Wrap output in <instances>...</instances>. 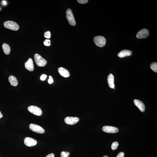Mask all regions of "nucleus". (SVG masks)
I'll list each match as a JSON object with an SVG mask.
<instances>
[{"mask_svg": "<svg viewBox=\"0 0 157 157\" xmlns=\"http://www.w3.org/2000/svg\"><path fill=\"white\" fill-rule=\"evenodd\" d=\"M4 26L7 29L15 31L18 30L19 28V25L16 23L12 21H7L4 22Z\"/></svg>", "mask_w": 157, "mask_h": 157, "instance_id": "f257e3e1", "label": "nucleus"}, {"mask_svg": "<svg viewBox=\"0 0 157 157\" xmlns=\"http://www.w3.org/2000/svg\"><path fill=\"white\" fill-rule=\"evenodd\" d=\"M34 58L35 63L39 67H44L47 63L46 60L38 54H35L34 55Z\"/></svg>", "mask_w": 157, "mask_h": 157, "instance_id": "f03ea898", "label": "nucleus"}, {"mask_svg": "<svg viewBox=\"0 0 157 157\" xmlns=\"http://www.w3.org/2000/svg\"><path fill=\"white\" fill-rule=\"evenodd\" d=\"M66 17L69 23L71 25L74 26L76 25V21L73 12L71 10L70 8L67 9L66 12Z\"/></svg>", "mask_w": 157, "mask_h": 157, "instance_id": "7ed1b4c3", "label": "nucleus"}, {"mask_svg": "<svg viewBox=\"0 0 157 157\" xmlns=\"http://www.w3.org/2000/svg\"><path fill=\"white\" fill-rule=\"evenodd\" d=\"M94 40L95 44L99 47H103L105 46L106 43V39L103 36H95L94 38Z\"/></svg>", "mask_w": 157, "mask_h": 157, "instance_id": "20e7f679", "label": "nucleus"}, {"mask_svg": "<svg viewBox=\"0 0 157 157\" xmlns=\"http://www.w3.org/2000/svg\"><path fill=\"white\" fill-rule=\"evenodd\" d=\"M29 112L37 116H40L42 114V111L40 108L36 106H30L28 107Z\"/></svg>", "mask_w": 157, "mask_h": 157, "instance_id": "39448f33", "label": "nucleus"}, {"mask_svg": "<svg viewBox=\"0 0 157 157\" xmlns=\"http://www.w3.org/2000/svg\"><path fill=\"white\" fill-rule=\"evenodd\" d=\"M29 128L32 131L36 133H44L45 130L40 126L34 124H31Z\"/></svg>", "mask_w": 157, "mask_h": 157, "instance_id": "423d86ee", "label": "nucleus"}, {"mask_svg": "<svg viewBox=\"0 0 157 157\" xmlns=\"http://www.w3.org/2000/svg\"><path fill=\"white\" fill-rule=\"evenodd\" d=\"M149 34V31L147 29H143L137 32L136 37L138 39H145L148 37Z\"/></svg>", "mask_w": 157, "mask_h": 157, "instance_id": "0eeeda50", "label": "nucleus"}, {"mask_svg": "<svg viewBox=\"0 0 157 157\" xmlns=\"http://www.w3.org/2000/svg\"><path fill=\"white\" fill-rule=\"evenodd\" d=\"M102 130L104 132L108 133H116L118 131V129L117 127L111 126H104L102 127Z\"/></svg>", "mask_w": 157, "mask_h": 157, "instance_id": "6e6552de", "label": "nucleus"}, {"mask_svg": "<svg viewBox=\"0 0 157 157\" xmlns=\"http://www.w3.org/2000/svg\"><path fill=\"white\" fill-rule=\"evenodd\" d=\"M24 143L28 147H31L35 146L37 143V141L29 137H27L24 138Z\"/></svg>", "mask_w": 157, "mask_h": 157, "instance_id": "1a4fd4ad", "label": "nucleus"}, {"mask_svg": "<svg viewBox=\"0 0 157 157\" xmlns=\"http://www.w3.org/2000/svg\"><path fill=\"white\" fill-rule=\"evenodd\" d=\"M79 121V118L76 117H67L64 119L66 123L69 125H74L78 122Z\"/></svg>", "mask_w": 157, "mask_h": 157, "instance_id": "9d476101", "label": "nucleus"}, {"mask_svg": "<svg viewBox=\"0 0 157 157\" xmlns=\"http://www.w3.org/2000/svg\"><path fill=\"white\" fill-rule=\"evenodd\" d=\"M25 68L30 71H32L34 70V64L32 59L29 58L24 64Z\"/></svg>", "mask_w": 157, "mask_h": 157, "instance_id": "9b49d317", "label": "nucleus"}, {"mask_svg": "<svg viewBox=\"0 0 157 157\" xmlns=\"http://www.w3.org/2000/svg\"><path fill=\"white\" fill-rule=\"evenodd\" d=\"M135 105L137 106L141 112H143L145 110V105L142 102L139 100L135 99L134 100Z\"/></svg>", "mask_w": 157, "mask_h": 157, "instance_id": "f8f14e48", "label": "nucleus"}, {"mask_svg": "<svg viewBox=\"0 0 157 157\" xmlns=\"http://www.w3.org/2000/svg\"><path fill=\"white\" fill-rule=\"evenodd\" d=\"M58 71L59 74L62 77L65 78H67L70 75V74L68 70L63 67H60L59 68Z\"/></svg>", "mask_w": 157, "mask_h": 157, "instance_id": "ddd939ff", "label": "nucleus"}, {"mask_svg": "<svg viewBox=\"0 0 157 157\" xmlns=\"http://www.w3.org/2000/svg\"><path fill=\"white\" fill-rule=\"evenodd\" d=\"M108 82L110 88L114 89L115 88L114 84V76L112 74H110L107 78Z\"/></svg>", "mask_w": 157, "mask_h": 157, "instance_id": "4468645a", "label": "nucleus"}, {"mask_svg": "<svg viewBox=\"0 0 157 157\" xmlns=\"http://www.w3.org/2000/svg\"><path fill=\"white\" fill-rule=\"evenodd\" d=\"M132 51L128 50H124L120 51L118 54V56L120 58H122L131 55Z\"/></svg>", "mask_w": 157, "mask_h": 157, "instance_id": "2eb2a0df", "label": "nucleus"}, {"mask_svg": "<svg viewBox=\"0 0 157 157\" xmlns=\"http://www.w3.org/2000/svg\"><path fill=\"white\" fill-rule=\"evenodd\" d=\"M8 80L11 85L13 86H16L18 85V80L13 75L10 76L8 78Z\"/></svg>", "mask_w": 157, "mask_h": 157, "instance_id": "dca6fc26", "label": "nucleus"}, {"mask_svg": "<svg viewBox=\"0 0 157 157\" xmlns=\"http://www.w3.org/2000/svg\"><path fill=\"white\" fill-rule=\"evenodd\" d=\"M2 47L4 53L6 55H9L11 51L10 46L7 44L4 43L2 45Z\"/></svg>", "mask_w": 157, "mask_h": 157, "instance_id": "f3484780", "label": "nucleus"}, {"mask_svg": "<svg viewBox=\"0 0 157 157\" xmlns=\"http://www.w3.org/2000/svg\"><path fill=\"white\" fill-rule=\"evenodd\" d=\"M150 68L154 72H157V63L156 62H153L151 64L150 66Z\"/></svg>", "mask_w": 157, "mask_h": 157, "instance_id": "a211bd4d", "label": "nucleus"}, {"mask_svg": "<svg viewBox=\"0 0 157 157\" xmlns=\"http://www.w3.org/2000/svg\"><path fill=\"white\" fill-rule=\"evenodd\" d=\"M118 145L119 144L117 142H114L112 143V145H111V149L113 150H115L117 149Z\"/></svg>", "mask_w": 157, "mask_h": 157, "instance_id": "6ab92c4d", "label": "nucleus"}, {"mask_svg": "<svg viewBox=\"0 0 157 157\" xmlns=\"http://www.w3.org/2000/svg\"><path fill=\"white\" fill-rule=\"evenodd\" d=\"M70 153L68 152L62 151L61 154V157H68Z\"/></svg>", "mask_w": 157, "mask_h": 157, "instance_id": "aec40b11", "label": "nucleus"}, {"mask_svg": "<svg viewBox=\"0 0 157 157\" xmlns=\"http://www.w3.org/2000/svg\"><path fill=\"white\" fill-rule=\"evenodd\" d=\"M45 38L47 39H50L51 37V33L50 31H47L45 32L44 33V35Z\"/></svg>", "mask_w": 157, "mask_h": 157, "instance_id": "412c9836", "label": "nucleus"}, {"mask_svg": "<svg viewBox=\"0 0 157 157\" xmlns=\"http://www.w3.org/2000/svg\"><path fill=\"white\" fill-rule=\"evenodd\" d=\"M44 45L46 46H50L51 44V40L49 39H46L44 42Z\"/></svg>", "mask_w": 157, "mask_h": 157, "instance_id": "4be33fe9", "label": "nucleus"}, {"mask_svg": "<svg viewBox=\"0 0 157 157\" xmlns=\"http://www.w3.org/2000/svg\"><path fill=\"white\" fill-rule=\"evenodd\" d=\"M78 3L81 4H84L87 3L88 1L87 0H77Z\"/></svg>", "mask_w": 157, "mask_h": 157, "instance_id": "5701e85b", "label": "nucleus"}, {"mask_svg": "<svg viewBox=\"0 0 157 157\" xmlns=\"http://www.w3.org/2000/svg\"><path fill=\"white\" fill-rule=\"evenodd\" d=\"M47 77V75L45 74H43L40 77V79L42 81H44Z\"/></svg>", "mask_w": 157, "mask_h": 157, "instance_id": "b1692460", "label": "nucleus"}, {"mask_svg": "<svg viewBox=\"0 0 157 157\" xmlns=\"http://www.w3.org/2000/svg\"><path fill=\"white\" fill-rule=\"evenodd\" d=\"M48 82L49 84H51V83L53 82V79L52 77L51 76H50L49 77V79L48 80Z\"/></svg>", "mask_w": 157, "mask_h": 157, "instance_id": "393cba45", "label": "nucleus"}, {"mask_svg": "<svg viewBox=\"0 0 157 157\" xmlns=\"http://www.w3.org/2000/svg\"><path fill=\"white\" fill-rule=\"evenodd\" d=\"M124 153L123 152H121L118 154L117 157H124Z\"/></svg>", "mask_w": 157, "mask_h": 157, "instance_id": "a878e982", "label": "nucleus"}, {"mask_svg": "<svg viewBox=\"0 0 157 157\" xmlns=\"http://www.w3.org/2000/svg\"><path fill=\"white\" fill-rule=\"evenodd\" d=\"M55 157L54 154L53 153H51V154H48V155H47L46 157Z\"/></svg>", "mask_w": 157, "mask_h": 157, "instance_id": "bb28decb", "label": "nucleus"}, {"mask_svg": "<svg viewBox=\"0 0 157 157\" xmlns=\"http://www.w3.org/2000/svg\"><path fill=\"white\" fill-rule=\"evenodd\" d=\"M2 4L3 5H6L7 4V1L5 0H3L2 2Z\"/></svg>", "mask_w": 157, "mask_h": 157, "instance_id": "cd10ccee", "label": "nucleus"}, {"mask_svg": "<svg viewBox=\"0 0 157 157\" xmlns=\"http://www.w3.org/2000/svg\"><path fill=\"white\" fill-rule=\"evenodd\" d=\"M2 117H3V115H2L1 111H0V118H2Z\"/></svg>", "mask_w": 157, "mask_h": 157, "instance_id": "c85d7f7f", "label": "nucleus"}, {"mask_svg": "<svg viewBox=\"0 0 157 157\" xmlns=\"http://www.w3.org/2000/svg\"><path fill=\"white\" fill-rule=\"evenodd\" d=\"M103 157H108L107 156L105 155V156H104Z\"/></svg>", "mask_w": 157, "mask_h": 157, "instance_id": "c756f323", "label": "nucleus"}]
</instances>
